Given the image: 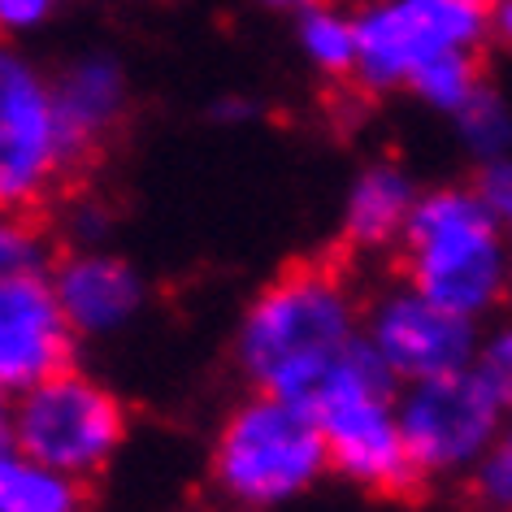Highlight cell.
Here are the masks:
<instances>
[{
  "instance_id": "cell-1",
  "label": "cell",
  "mask_w": 512,
  "mask_h": 512,
  "mask_svg": "<svg viewBox=\"0 0 512 512\" xmlns=\"http://www.w3.org/2000/svg\"><path fill=\"white\" fill-rule=\"evenodd\" d=\"M365 335V309L335 261H296L256 291L235 330V365L252 391L283 395L309 408Z\"/></svg>"
},
{
  "instance_id": "cell-2",
  "label": "cell",
  "mask_w": 512,
  "mask_h": 512,
  "mask_svg": "<svg viewBox=\"0 0 512 512\" xmlns=\"http://www.w3.org/2000/svg\"><path fill=\"white\" fill-rule=\"evenodd\" d=\"M395 252L404 283L460 317L486 322L512 300V239L495 226L473 183L421 191Z\"/></svg>"
},
{
  "instance_id": "cell-3",
  "label": "cell",
  "mask_w": 512,
  "mask_h": 512,
  "mask_svg": "<svg viewBox=\"0 0 512 512\" xmlns=\"http://www.w3.org/2000/svg\"><path fill=\"white\" fill-rule=\"evenodd\" d=\"M400 387L404 382L361 335L309 400V413L330 447V469L382 499H413L426 482L408 456L400 413H395Z\"/></svg>"
},
{
  "instance_id": "cell-4",
  "label": "cell",
  "mask_w": 512,
  "mask_h": 512,
  "mask_svg": "<svg viewBox=\"0 0 512 512\" xmlns=\"http://www.w3.org/2000/svg\"><path fill=\"white\" fill-rule=\"evenodd\" d=\"M326 469L330 447L317 417L304 404L265 391L230 408L209 456L213 486L243 512L291 504L313 491Z\"/></svg>"
},
{
  "instance_id": "cell-5",
  "label": "cell",
  "mask_w": 512,
  "mask_h": 512,
  "mask_svg": "<svg viewBox=\"0 0 512 512\" xmlns=\"http://www.w3.org/2000/svg\"><path fill=\"white\" fill-rule=\"evenodd\" d=\"M126 404L79 369L35 382L14 400V447L40 465L92 482L126 443Z\"/></svg>"
},
{
  "instance_id": "cell-6",
  "label": "cell",
  "mask_w": 512,
  "mask_h": 512,
  "mask_svg": "<svg viewBox=\"0 0 512 512\" xmlns=\"http://www.w3.org/2000/svg\"><path fill=\"white\" fill-rule=\"evenodd\" d=\"M400 430L408 443V456L421 469V478H460L473 473V465L491 452L508 421L504 400L482 378L478 365L456 369V374L404 382L400 400Z\"/></svg>"
},
{
  "instance_id": "cell-7",
  "label": "cell",
  "mask_w": 512,
  "mask_h": 512,
  "mask_svg": "<svg viewBox=\"0 0 512 512\" xmlns=\"http://www.w3.org/2000/svg\"><path fill=\"white\" fill-rule=\"evenodd\" d=\"M356 83L369 96L400 92L426 61L482 48L486 9L465 0H365L356 9Z\"/></svg>"
},
{
  "instance_id": "cell-8",
  "label": "cell",
  "mask_w": 512,
  "mask_h": 512,
  "mask_svg": "<svg viewBox=\"0 0 512 512\" xmlns=\"http://www.w3.org/2000/svg\"><path fill=\"white\" fill-rule=\"evenodd\" d=\"M66 183L53 79L0 40V213H31Z\"/></svg>"
},
{
  "instance_id": "cell-9",
  "label": "cell",
  "mask_w": 512,
  "mask_h": 512,
  "mask_svg": "<svg viewBox=\"0 0 512 512\" xmlns=\"http://www.w3.org/2000/svg\"><path fill=\"white\" fill-rule=\"evenodd\" d=\"M365 339L400 382H421L478 361L482 322L443 309L417 287L395 283L365 304Z\"/></svg>"
},
{
  "instance_id": "cell-10",
  "label": "cell",
  "mask_w": 512,
  "mask_h": 512,
  "mask_svg": "<svg viewBox=\"0 0 512 512\" xmlns=\"http://www.w3.org/2000/svg\"><path fill=\"white\" fill-rule=\"evenodd\" d=\"M74 326L57 300L53 274L0 278V387L9 395L74 365Z\"/></svg>"
},
{
  "instance_id": "cell-11",
  "label": "cell",
  "mask_w": 512,
  "mask_h": 512,
  "mask_svg": "<svg viewBox=\"0 0 512 512\" xmlns=\"http://www.w3.org/2000/svg\"><path fill=\"white\" fill-rule=\"evenodd\" d=\"M61 148H66V178L83 174L100 157L105 139L131 113V79L113 53H83L61 66L53 79Z\"/></svg>"
},
{
  "instance_id": "cell-12",
  "label": "cell",
  "mask_w": 512,
  "mask_h": 512,
  "mask_svg": "<svg viewBox=\"0 0 512 512\" xmlns=\"http://www.w3.org/2000/svg\"><path fill=\"white\" fill-rule=\"evenodd\" d=\"M53 287L79 339L118 335L148 304L144 274L135 265H126L122 256L100 248L61 252L53 265Z\"/></svg>"
},
{
  "instance_id": "cell-13",
  "label": "cell",
  "mask_w": 512,
  "mask_h": 512,
  "mask_svg": "<svg viewBox=\"0 0 512 512\" xmlns=\"http://www.w3.org/2000/svg\"><path fill=\"white\" fill-rule=\"evenodd\" d=\"M417 183L404 165L374 161L352 178L348 196H343L339 239L348 252H391L400 248L404 226L417 204Z\"/></svg>"
},
{
  "instance_id": "cell-14",
  "label": "cell",
  "mask_w": 512,
  "mask_h": 512,
  "mask_svg": "<svg viewBox=\"0 0 512 512\" xmlns=\"http://www.w3.org/2000/svg\"><path fill=\"white\" fill-rule=\"evenodd\" d=\"M0 512H92V491L27 452H0Z\"/></svg>"
},
{
  "instance_id": "cell-15",
  "label": "cell",
  "mask_w": 512,
  "mask_h": 512,
  "mask_svg": "<svg viewBox=\"0 0 512 512\" xmlns=\"http://www.w3.org/2000/svg\"><path fill=\"white\" fill-rule=\"evenodd\" d=\"M296 18V44L304 61L326 74V79H339L348 83L356 79V18L335 9L330 0H313V5H304Z\"/></svg>"
},
{
  "instance_id": "cell-16",
  "label": "cell",
  "mask_w": 512,
  "mask_h": 512,
  "mask_svg": "<svg viewBox=\"0 0 512 512\" xmlns=\"http://www.w3.org/2000/svg\"><path fill=\"white\" fill-rule=\"evenodd\" d=\"M482 83H486L482 48H452V53L426 61V66L413 74L408 92H413L421 105H430L434 113H447V118H456V113L469 105V96L478 92Z\"/></svg>"
},
{
  "instance_id": "cell-17",
  "label": "cell",
  "mask_w": 512,
  "mask_h": 512,
  "mask_svg": "<svg viewBox=\"0 0 512 512\" xmlns=\"http://www.w3.org/2000/svg\"><path fill=\"white\" fill-rule=\"evenodd\" d=\"M452 122H456L460 144H465V152L478 165L512 152V109H508V100L491 87V79L469 96V105L460 109Z\"/></svg>"
},
{
  "instance_id": "cell-18",
  "label": "cell",
  "mask_w": 512,
  "mask_h": 512,
  "mask_svg": "<svg viewBox=\"0 0 512 512\" xmlns=\"http://www.w3.org/2000/svg\"><path fill=\"white\" fill-rule=\"evenodd\" d=\"M57 252L48 230L31 213H0V278L5 274H53Z\"/></svg>"
},
{
  "instance_id": "cell-19",
  "label": "cell",
  "mask_w": 512,
  "mask_h": 512,
  "mask_svg": "<svg viewBox=\"0 0 512 512\" xmlns=\"http://www.w3.org/2000/svg\"><path fill=\"white\" fill-rule=\"evenodd\" d=\"M469 495L482 512H512V413L478 465L469 473Z\"/></svg>"
},
{
  "instance_id": "cell-20",
  "label": "cell",
  "mask_w": 512,
  "mask_h": 512,
  "mask_svg": "<svg viewBox=\"0 0 512 512\" xmlns=\"http://www.w3.org/2000/svg\"><path fill=\"white\" fill-rule=\"evenodd\" d=\"M482 378L495 387V395L504 400V408L512 413V313L504 322H495L491 330H482V343H478V361Z\"/></svg>"
},
{
  "instance_id": "cell-21",
  "label": "cell",
  "mask_w": 512,
  "mask_h": 512,
  "mask_svg": "<svg viewBox=\"0 0 512 512\" xmlns=\"http://www.w3.org/2000/svg\"><path fill=\"white\" fill-rule=\"evenodd\" d=\"M473 187H478L486 213L495 217V226L512 239V152L495 161H482L478 174H473Z\"/></svg>"
},
{
  "instance_id": "cell-22",
  "label": "cell",
  "mask_w": 512,
  "mask_h": 512,
  "mask_svg": "<svg viewBox=\"0 0 512 512\" xmlns=\"http://www.w3.org/2000/svg\"><path fill=\"white\" fill-rule=\"evenodd\" d=\"M57 5L61 0H0V40L40 31L57 14Z\"/></svg>"
},
{
  "instance_id": "cell-23",
  "label": "cell",
  "mask_w": 512,
  "mask_h": 512,
  "mask_svg": "<svg viewBox=\"0 0 512 512\" xmlns=\"http://www.w3.org/2000/svg\"><path fill=\"white\" fill-rule=\"evenodd\" d=\"M9 447H14V400L0 387V452H9Z\"/></svg>"
},
{
  "instance_id": "cell-24",
  "label": "cell",
  "mask_w": 512,
  "mask_h": 512,
  "mask_svg": "<svg viewBox=\"0 0 512 512\" xmlns=\"http://www.w3.org/2000/svg\"><path fill=\"white\" fill-rule=\"evenodd\" d=\"M256 9H270V14H300L304 5H313V0H252Z\"/></svg>"
},
{
  "instance_id": "cell-25",
  "label": "cell",
  "mask_w": 512,
  "mask_h": 512,
  "mask_svg": "<svg viewBox=\"0 0 512 512\" xmlns=\"http://www.w3.org/2000/svg\"><path fill=\"white\" fill-rule=\"evenodd\" d=\"M213 118H222V122H239V118H248V100H222V105L213 109Z\"/></svg>"
},
{
  "instance_id": "cell-26",
  "label": "cell",
  "mask_w": 512,
  "mask_h": 512,
  "mask_svg": "<svg viewBox=\"0 0 512 512\" xmlns=\"http://www.w3.org/2000/svg\"><path fill=\"white\" fill-rule=\"evenodd\" d=\"M495 31L512 44V0H504V5H495Z\"/></svg>"
},
{
  "instance_id": "cell-27",
  "label": "cell",
  "mask_w": 512,
  "mask_h": 512,
  "mask_svg": "<svg viewBox=\"0 0 512 512\" xmlns=\"http://www.w3.org/2000/svg\"><path fill=\"white\" fill-rule=\"evenodd\" d=\"M465 5H473V9H486V14H491V9L499 5V0H465Z\"/></svg>"
},
{
  "instance_id": "cell-28",
  "label": "cell",
  "mask_w": 512,
  "mask_h": 512,
  "mask_svg": "<svg viewBox=\"0 0 512 512\" xmlns=\"http://www.w3.org/2000/svg\"><path fill=\"white\" fill-rule=\"evenodd\" d=\"M508 291H512V265H508Z\"/></svg>"
}]
</instances>
